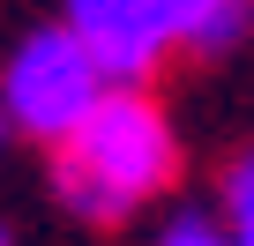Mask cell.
<instances>
[{
    "label": "cell",
    "mask_w": 254,
    "mask_h": 246,
    "mask_svg": "<svg viewBox=\"0 0 254 246\" xmlns=\"http://www.w3.org/2000/svg\"><path fill=\"white\" fill-rule=\"evenodd\" d=\"M180 179V135L142 82H112L67 142H53V194L82 224H120Z\"/></svg>",
    "instance_id": "cell-1"
},
{
    "label": "cell",
    "mask_w": 254,
    "mask_h": 246,
    "mask_svg": "<svg viewBox=\"0 0 254 246\" xmlns=\"http://www.w3.org/2000/svg\"><path fill=\"white\" fill-rule=\"evenodd\" d=\"M112 82H105V67L90 60V45L67 30V23H53V30H30L23 45H15V60H8V75H0V119H8L15 135H30V142H67L75 127H82V112L105 97Z\"/></svg>",
    "instance_id": "cell-2"
},
{
    "label": "cell",
    "mask_w": 254,
    "mask_h": 246,
    "mask_svg": "<svg viewBox=\"0 0 254 246\" xmlns=\"http://www.w3.org/2000/svg\"><path fill=\"white\" fill-rule=\"evenodd\" d=\"M67 30L90 45L105 82H150L172 52V23L157 0H67Z\"/></svg>",
    "instance_id": "cell-3"
},
{
    "label": "cell",
    "mask_w": 254,
    "mask_h": 246,
    "mask_svg": "<svg viewBox=\"0 0 254 246\" xmlns=\"http://www.w3.org/2000/svg\"><path fill=\"white\" fill-rule=\"evenodd\" d=\"M247 23H254L247 0H180V15H172V45L217 60V52H232V45L247 38Z\"/></svg>",
    "instance_id": "cell-4"
},
{
    "label": "cell",
    "mask_w": 254,
    "mask_h": 246,
    "mask_svg": "<svg viewBox=\"0 0 254 246\" xmlns=\"http://www.w3.org/2000/svg\"><path fill=\"white\" fill-rule=\"evenodd\" d=\"M157 246H239V231H224L217 216H172L157 231Z\"/></svg>",
    "instance_id": "cell-5"
},
{
    "label": "cell",
    "mask_w": 254,
    "mask_h": 246,
    "mask_svg": "<svg viewBox=\"0 0 254 246\" xmlns=\"http://www.w3.org/2000/svg\"><path fill=\"white\" fill-rule=\"evenodd\" d=\"M224 209H232V224H254V149L224 172Z\"/></svg>",
    "instance_id": "cell-6"
},
{
    "label": "cell",
    "mask_w": 254,
    "mask_h": 246,
    "mask_svg": "<svg viewBox=\"0 0 254 246\" xmlns=\"http://www.w3.org/2000/svg\"><path fill=\"white\" fill-rule=\"evenodd\" d=\"M232 231H239V246H254V224H232Z\"/></svg>",
    "instance_id": "cell-7"
},
{
    "label": "cell",
    "mask_w": 254,
    "mask_h": 246,
    "mask_svg": "<svg viewBox=\"0 0 254 246\" xmlns=\"http://www.w3.org/2000/svg\"><path fill=\"white\" fill-rule=\"evenodd\" d=\"M157 8H165V23H172V15H180V0H157Z\"/></svg>",
    "instance_id": "cell-8"
},
{
    "label": "cell",
    "mask_w": 254,
    "mask_h": 246,
    "mask_svg": "<svg viewBox=\"0 0 254 246\" xmlns=\"http://www.w3.org/2000/svg\"><path fill=\"white\" fill-rule=\"evenodd\" d=\"M0 246H8V231H0Z\"/></svg>",
    "instance_id": "cell-9"
},
{
    "label": "cell",
    "mask_w": 254,
    "mask_h": 246,
    "mask_svg": "<svg viewBox=\"0 0 254 246\" xmlns=\"http://www.w3.org/2000/svg\"><path fill=\"white\" fill-rule=\"evenodd\" d=\"M0 127H8V119H0Z\"/></svg>",
    "instance_id": "cell-10"
}]
</instances>
